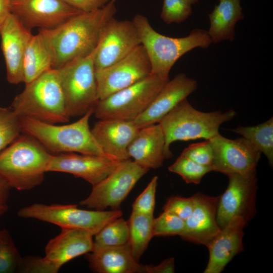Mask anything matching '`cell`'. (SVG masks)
Wrapping results in <instances>:
<instances>
[{
	"label": "cell",
	"instance_id": "obj_32",
	"mask_svg": "<svg viewBox=\"0 0 273 273\" xmlns=\"http://www.w3.org/2000/svg\"><path fill=\"white\" fill-rule=\"evenodd\" d=\"M22 132L20 118L9 108L0 107V153Z\"/></svg>",
	"mask_w": 273,
	"mask_h": 273
},
{
	"label": "cell",
	"instance_id": "obj_23",
	"mask_svg": "<svg viewBox=\"0 0 273 273\" xmlns=\"http://www.w3.org/2000/svg\"><path fill=\"white\" fill-rule=\"evenodd\" d=\"M89 267L98 273H146L145 265L133 257L127 244L118 246H94L86 254Z\"/></svg>",
	"mask_w": 273,
	"mask_h": 273
},
{
	"label": "cell",
	"instance_id": "obj_1",
	"mask_svg": "<svg viewBox=\"0 0 273 273\" xmlns=\"http://www.w3.org/2000/svg\"><path fill=\"white\" fill-rule=\"evenodd\" d=\"M116 1L110 0L93 11L81 12L55 28L39 30L52 53L53 68L87 55L97 48L104 27L116 13Z\"/></svg>",
	"mask_w": 273,
	"mask_h": 273
},
{
	"label": "cell",
	"instance_id": "obj_16",
	"mask_svg": "<svg viewBox=\"0 0 273 273\" xmlns=\"http://www.w3.org/2000/svg\"><path fill=\"white\" fill-rule=\"evenodd\" d=\"M209 140L213 152L212 171L229 175L256 169L261 153L246 139L231 140L218 133Z\"/></svg>",
	"mask_w": 273,
	"mask_h": 273
},
{
	"label": "cell",
	"instance_id": "obj_3",
	"mask_svg": "<svg viewBox=\"0 0 273 273\" xmlns=\"http://www.w3.org/2000/svg\"><path fill=\"white\" fill-rule=\"evenodd\" d=\"M132 21L149 58L151 73L164 80H169L171 68L181 56L196 48H207L212 42L208 32L203 29H196L186 37L174 38L157 32L144 15L136 14Z\"/></svg>",
	"mask_w": 273,
	"mask_h": 273
},
{
	"label": "cell",
	"instance_id": "obj_14",
	"mask_svg": "<svg viewBox=\"0 0 273 273\" xmlns=\"http://www.w3.org/2000/svg\"><path fill=\"white\" fill-rule=\"evenodd\" d=\"M141 44L140 36L132 21L112 18L101 34L95 59L96 70L118 62Z\"/></svg>",
	"mask_w": 273,
	"mask_h": 273
},
{
	"label": "cell",
	"instance_id": "obj_35",
	"mask_svg": "<svg viewBox=\"0 0 273 273\" xmlns=\"http://www.w3.org/2000/svg\"><path fill=\"white\" fill-rule=\"evenodd\" d=\"M158 176L152 177L146 188L136 198L132 205V211L153 215Z\"/></svg>",
	"mask_w": 273,
	"mask_h": 273
},
{
	"label": "cell",
	"instance_id": "obj_11",
	"mask_svg": "<svg viewBox=\"0 0 273 273\" xmlns=\"http://www.w3.org/2000/svg\"><path fill=\"white\" fill-rule=\"evenodd\" d=\"M149 170L130 159L123 161L107 177L93 186L89 195L80 204L96 210H105L108 207L118 209Z\"/></svg>",
	"mask_w": 273,
	"mask_h": 273
},
{
	"label": "cell",
	"instance_id": "obj_38",
	"mask_svg": "<svg viewBox=\"0 0 273 273\" xmlns=\"http://www.w3.org/2000/svg\"><path fill=\"white\" fill-rule=\"evenodd\" d=\"M70 7L83 12L93 11L104 7L110 0H63Z\"/></svg>",
	"mask_w": 273,
	"mask_h": 273
},
{
	"label": "cell",
	"instance_id": "obj_20",
	"mask_svg": "<svg viewBox=\"0 0 273 273\" xmlns=\"http://www.w3.org/2000/svg\"><path fill=\"white\" fill-rule=\"evenodd\" d=\"M192 197L194 208L185 220L184 229L179 236L187 241L207 247L221 230L217 221L218 197L200 193Z\"/></svg>",
	"mask_w": 273,
	"mask_h": 273
},
{
	"label": "cell",
	"instance_id": "obj_24",
	"mask_svg": "<svg viewBox=\"0 0 273 273\" xmlns=\"http://www.w3.org/2000/svg\"><path fill=\"white\" fill-rule=\"evenodd\" d=\"M165 137L159 123L143 127L129 144L127 152L130 158L148 169L162 166L166 159Z\"/></svg>",
	"mask_w": 273,
	"mask_h": 273
},
{
	"label": "cell",
	"instance_id": "obj_10",
	"mask_svg": "<svg viewBox=\"0 0 273 273\" xmlns=\"http://www.w3.org/2000/svg\"><path fill=\"white\" fill-rule=\"evenodd\" d=\"M93 236L82 230L62 229L58 235L48 242L43 257L24 258L22 270L27 273H56L70 260L91 252Z\"/></svg>",
	"mask_w": 273,
	"mask_h": 273
},
{
	"label": "cell",
	"instance_id": "obj_13",
	"mask_svg": "<svg viewBox=\"0 0 273 273\" xmlns=\"http://www.w3.org/2000/svg\"><path fill=\"white\" fill-rule=\"evenodd\" d=\"M151 74L150 62L141 44L118 62L96 70L99 100L135 83Z\"/></svg>",
	"mask_w": 273,
	"mask_h": 273
},
{
	"label": "cell",
	"instance_id": "obj_34",
	"mask_svg": "<svg viewBox=\"0 0 273 273\" xmlns=\"http://www.w3.org/2000/svg\"><path fill=\"white\" fill-rule=\"evenodd\" d=\"M185 223L184 220L175 214L163 211L158 217L153 219V236H180L184 231Z\"/></svg>",
	"mask_w": 273,
	"mask_h": 273
},
{
	"label": "cell",
	"instance_id": "obj_15",
	"mask_svg": "<svg viewBox=\"0 0 273 273\" xmlns=\"http://www.w3.org/2000/svg\"><path fill=\"white\" fill-rule=\"evenodd\" d=\"M10 11L28 29H52L80 13L63 0H10Z\"/></svg>",
	"mask_w": 273,
	"mask_h": 273
},
{
	"label": "cell",
	"instance_id": "obj_12",
	"mask_svg": "<svg viewBox=\"0 0 273 273\" xmlns=\"http://www.w3.org/2000/svg\"><path fill=\"white\" fill-rule=\"evenodd\" d=\"M228 176V186L217 204V221L220 229L237 218L247 223L256 213V169Z\"/></svg>",
	"mask_w": 273,
	"mask_h": 273
},
{
	"label": "cell",
	"instance_id": "obj_5",
	"mask_svg": "<svg viewBox=\"0 0 273 273\" xmlns=\"http://www.w3.org/2000/svg\"><path fill=\"white\" fill-rule=\"evenodd\" d=\"M11 108L19 117L58 124L69 121L57 69L51 68L25 84L14 99Z\"/></svg>",
	"mask_w": 273,
	"mask_h": 273
},
{
	"label": "cell",
	"instance_id": "obj_18",
	"mask_svg": "<svg viewBox=\"0 0 273 273\" xmlns=\"http://www.w3.org/2000/svg\"><path fill=\"white\" fill-rule=\"evenodd\" d=\"M32 35L31 30L26 28L12 13L1 27V48L6 63L7 79L11 84L24 82V59L28 43Z\"/></svg>",
	"mask_w": 273,
	"mask_h": 273
},
{
	"label": "cell",
	"instance_id": "obj_7",
	"mask_svg": "<svg viewBox=\"0 0 273 273\" xmlns=\"http://www.w3.org/2000/svg\"><path fill=\"white\" fill-rule=\"evenodd\" d=\"M97 48L57 69L70 118L83 115L99 101L95 66Z\"/></svg>",
	"mask_w": 273,
	"mask_h": 273
},
{
	"label": "cell",
	"instance_id": "obj_27",
	"mask_svg": "<svg viewBox=\"0 0 273 273\" xmlns=\"http://www.w3.org/2000/svg\"><path fill=\"white\" fill-rule=\"evenodd\" d=\"M153 215L132 211L127 221L129 237L127 244L134 258L139 261L154 237Z\"/></svg>",
	"mask_w": 273,
	"mask_h": 273
},
{
	"label": "cell",
	"instance_id": "obj_33",
	"mask_svg": "<svg viewBox=\"0 0 273 273\" xmlns=\"http://www.w3.org/2000/svg\"><path fill=\"white\" fill-rule=\"evenodd\" d=\"M199 0H163L161 19L168 24L185 21L192 14V5Z\"/></svg>",
	"mask_w": 273,
	"mask_h": 273
},
{
	"label": "cell",
	"instance_id": "obj_26",
	"mask_svg": "<svg viewBox=\"0 0 273 273\" xmlns=\"http://www.w3.org/2000/svg\"><path fill=\"white\" fill-rule=\"evenodd\" d=\"M53 56L50 49L40 31L30 38L25 52L24 82H30L53 68Z\"/></svg>",
	"mask_w": 273,
	"mask_h": 273
},
{
	"label": "cell",
	"instance_id": "obj_17",
	"mask_svg": "<svg viewBox=\"0 0 273 273\" xmlns=\"http://www.w3.org/2000/svg\"><path fill=\"white\" fill-rule=\"evenodd\" d=\"M122 161L102 156L62 153L53 155L48 172L70 173L93 186L107 177Z\"/></svg>",
	"mask_w": 273,
	"mask_h": 273
},
{
	"label": "cell",
	"instance_id": "obj_39",
	"mask_svg": "<svg viewBox=\"0 0 273 273\" xmlns=\"http://www.w3.org/2000/svg\"><path fill=\"white\" fill-rule=\"evenodd\" d=\"M146 273H172L174 272V259L169 258L156 265H145Z\"/></svg>",
	"mask_w": 273,
	"mask_h": 273
},
{
	"label": "cell",
	"instance_id": "obj_30",
	"mask_svg": "<svg viewBox=\"0 0 273 273\" xmlns=\"http://www.w3.org/2000/svg\"><path fill=\"white\" fill-rule=\"evenodd\" d=\"M22 258L10 232L0 230V273L18 271Z\"/></svg>",
	"mask_w": 273,
	"mask_h": 273
},
{
	"label": "cell",
	"instance_id": "obj_25",
	"mask_svg": "<svg viewBox=\"0 0 273 273\" xmlns=\"http://www.w3.org/2000/svg\"><path fill=\"white\" fill-rule=\"evenodd\" d=\"M240 0H219L209 14L210 27L207 31L212 41L234 39L236 23L244 18Z\"/></svg>",
	"mask_w": 273,
	"mask_h": 273
},
{
	"label": "cell",
	"instance_id": "obj_21",
	"mask_svg": "<svg viewBox=\"0 0 273 273\" xmlns=\"http://www.w3.org/2000/svg\"><path fill=\"white\" fill-rule=\"evenodd\" d=\"M139 130L133 120L119 119L100 120L91 129L103 151L120 161L130 159L128 147Z\"/></svg>",
	"mask_w": 273,
	"mask_h": 273
},
{
	"label": "cell",
	"instance_id": "obj_9",
	"mask_svg": "<svg viewBox=\"0 0 273 273\" xmlns=\"http://www.w3.org/2000/svg\"><path fill=\"white\" fill-rule=\"evenodd\" d=\"M167 81L151 73L135 83L99 100L93 114L100 120H134L147 109Z\"/></svg>",
	"mask_w": 273,
	"mask_h": 273
},
{
	"label": "cell",
	"instance_id": "obj_4",
	"mask_svg": "<svg viewBox=\"0 0 273 273\" xmlns=\"http://www.w3.org/2000/svg\"><path fill=\"white\" fill-rule=\"evenodd\" d=\"M94 109L77 121L67 124H50L21 117L22 131L34 137L49 151L99 155L116 160L103 151L92 132L89 121Z\"/></svg>",
	"mask_w": 273,
	"mask_h": 273
},
{
	"label": "cell",
	"instance_id": "obj_37",
	"mask_svg": "<svg viewBox=\"0 0 273 273\" xmlns=\"http://www.w3.org/2000/svg\"><path fill=\"white\" fill-rule=\"evenodd\" d=\"M194 208L192 196L190 198L172 196L168 199L163 209V211L172 213L185 220L191 215Z\"/></svg>",
	"mask_w": 273,
	"mask_h": 273
},
{
	"label": "cell",
	"instance_id": "obj_8",
	"mask_svg": "<svg viewBox=\"0 0 273 273\" xmlns=\"http://www.w3.org/2000/svg\"><path fill=\"white\" fill-rule=\"evenodd\" d=\"M17 215L22 218L53 223L62 229L82 230L95 236L108 223L121 217L122 212L119 209H82L74 204L34 203L21 208Z\"/></svg>",
	"mask_w": 273,
	"mask_h": 273
},
{
	"label": "cell",
	"instance_id": "obj_22",
	"mask_svg": "<svg viewBox=\"0 0 273 273\" xmlns=\"http://www.w3.org/2000/svg\"><path fill=\"white\" fill-rule=\"evenodd\" d=\"M247 223L237 218L221 229L207 245L209 260L204 273H220L233 257L243 251L244 228Z\"/></svg>",
	"mask_w": 273,
	"mask_h": 273
},
{
	"label": "cell",
	"instance_id": "obj_2",
	"mask_svg": "<svg viewBox=\"0 0 273 273\" xmlns=\"http://www.w3.org/2000/svg\"><path fill=\"white\" fill-rule=\"evenodd\" d=\"M53 154L24 133L0 153V175L11 188L29 191L43 182Z\"/></svg>",
	"mask_w": 273,
	"mask_h": 273
},
{
	"label": "cell",
	"instance_id": "obj_36",
	"mask_svg": "<svg viewBox=\"0 0 273 273\" xmlns=\"http://www.w3.org/2000/svg\"><path fill=\"white\" fill-rule=\"evenodd\" d=\"M181 155L199 164L212 167L213 152L209 140L191 144L183 150Z\"/></svg>",
	"mask_w": 273,
	"mask_h": 273
},
{
	"label": "cell",
	"instance_id": "obj_6",
	"mask_svg": "<svg viewBox=\"0 0 273 273\" xmlns=\"http://www.w3.org/2000/svg\"><path fill=\"white\" fill-rule=\"evenodd\" d=\"M236 114L232 109L224 113L201 112L195 109L187 99L183 100L158 123L165 137L166 159L173 155L170 150L171 143L198 139L209 140L219 133L221 124L230 121Z\"/></svg>",
	"mask_w": 273,
	"mask_h": 273
},
{
	"label": "cell",
	"instance_id": "obj_19",
	"mask_svg": "<svg viewBox=\"0 0 273 273\" xmlns=\"http://www.w3.org/2000/svg\"><path fill=\"white\" fill-rule=\"evenodd\" d=\"M197 87V82L195 79L184 73L176 75L165 83L147 109L133 121L139 129L158 123Z\"/></svg>",
	"mask_w": 273,
	"mask_h": 273
},
{
	"label": "cell",
	"instance_id": "obj_40",
	"mask_svg": "<svg viewBox=\"0 0 273 273\" xmlns=\"http://www.w3.org/2000/svg\"><path fill=\"white\" fill-rule=\"evenodd\" d=\"M11 189L7 180L0 175V217L9 209L8 203Z\"/></svg>",
	"mask_w": 273,
	"mask_h": 273
},
{
	"label": "cell",
	"instance_id": "obj_28",
	"mask_svg": "<svg viewBox=\"0 0 273 273\" xmlns=\"http://www.w3.org/2000/svg\"><path fill=\"white\" fill-rule=\"evenodd\" d=\"M249 141L273 165V117L253 126H239L230 130Z\"/></svg>",
	"mask_w": 273,
	"mask_h": 273
},
{
	"label": "cell",
	"instance_id": "obj_41",
	"mask_svg": "<svg viewBox=\"0 0 273 273\" xmlns=\"http://www.w3.org/2000/svg\"><path fill=\"white\" fill-rule=\"evenodd\" d=\"M10 13V0H0V29Z\"/></svg>",
	"mask_w": 273,
	"mask_h": 273
},
{
	"label": "cell",
	"instance_id": "obj_29",
	"mask_svg": "<svg viewBox=\"0 0 273 273\" xmlns=\"http://www.w3.org/2000/svg\"><path fill=\"white\" fill-rule=\"evenodd\" d=\"M129 231L127 221L121 217L106 224L95 235L94 246H118L127 244Z\"/></svg>",
	"mask_w": 273,
	"mask_h": 273
},
{
	"label": "cell",
	"instance_id": "obj_31",
	"mask_svg": "<svg viewBox=\"0 0 273 273\" xmlns=\"http://www.w3.org/2000/svg\"><path fill=\"white\" fill-rule=\"evenodd\" d=\"M168 169L180 175L186 183L194 184H199L206 174L212 171L211 167L199 164L181 154Z\"/></svg>",
	"mask_w": 273,
	"mask_h": 273
}]
</instances>
